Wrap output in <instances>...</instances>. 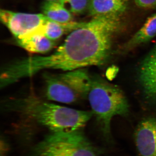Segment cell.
I'll use <instances>...</instances> for the list:
<instances>
[{
    "label": "cell",
    "instance_id": "16",
    "mask_svg": "<svg viewBox=\"0 0 156 156\" xmlns=\"http://www.w3.org/2000/svg\"><path fill=\"white\" fill-rule=\"evenodd\" d=\"M31 156H54L52 155L46 153L34 150Z\"/></svg>",
    "mask_w": 156,
    "mask_h": 156
},
{
    "label": "cell",
    "instance_id": "9",
    "mask_svg": "<svg viewBox=\"0 0 156 156\" xmlns=\"http://www.w3.org/2000/svg\"><path fill=\"white\" fill-rule=\"evenodd\" d=\"M128 0H90L89 14L92 17H120L126 11Z\"/></svg>",
    "mask_w": 156,
    "mask_h": 156
},
{
    "label": "cell",
    "instance_id": "8",
    "mask_svg": "<svg viewBox=\"0 0 156 156\" xmlns=\"http://www.w3.org/2000/svg\"><path fill=\"white\" fill-rule=\"evenodd\" d=\"M138 74L145 97L156 102V45L140 63Z\"/></svg>",
    "mask_w": 156,
    "mask_h": 156
},
{
    "label": "cell",
    "instance_id": "17",
    "mask_svg": "<svg viewBox=\"0 0 156 156\" xmlns=\"http://www.w3.org/2000/svg\"><path fill=\"white\" fill-rule=\"evenodd\" d=\"M46 1H58L63 4V0H46Z\"/></svg>",
    "mask_w": 156,
    "mask_h": 156
},
{
    "label": "cell",
    "instance_id": "11",
    "mask_svg": "<svg viewBox=\"0 0 156 156\" xmlns=\"http://www.w3.org/2000/svg\"><path fill=\"white\" fill-rule=\"evenodd\" d=\"M41 28L30 34L17 39V44L31 53H45L50 51L54 48L55 42L45 36Z\"/></svg>",
    "mask_w": 156,
    "mask_h": 156
},
{
    "label": "cell",
    "instance_id": "10",
    "mask_svg": "<svg viewBox=\"0 0 156 156\" xmlns=\"http://www.w3.org/2000/svg\"><path fill=\"white\" fill-rule=\"evenodd\" d=\"M156 36V12L146 20L141 28L121 48L122 53L128 52L149 41Z\"/></svg>",
    "mask_w": 156,
    "mask_h": 156
},
{
    "label": "cell",
    "instance_id": "13",
    "mask_svg": "<svg viewBox=\"0 0 156 156\" xmlns=\"http://www.w3.org/2000/svg\"><path fill=\"white\" fill-rule=\"evenodd\" d=\"M42 14L56 22L68 23L73 21L71 11L58 1H46L42 5Z\"/></svg>",
    "mask_w": 156,
    "mask_h": 156
},
{
    "label": "cell",
    "instance_id": "4",
    "mask_svg": "<svg viewBox=\"0 0 156 156\" xmlns=\"http://www.w3.org/2000/svg\"><path fill=\"white\" fill-rule=\"evenodd\" d=\"M62 73L45 75L46 95L48 100L75 103L88 97L92 78L84 68Z\"/></svg>",
    "mask_w": 156,
    "mask_h": 156
},
{
    "label": "cell",
    "instance_id": "6",
    "mask_svg": "<svg viewBox=\"0 0 156 156\" xmlns=\"http://www.w3.org/2000/svg\"><path fill=\"white\" fill-rule=\"evenodd\" d=\"M0 19L17 39L38 30L49 18L43 14L20 13L3 9L0 11Z\"/></svg>",
    "mask_w": 156,
    "mask_h": 156
},
{
    "label": "cell",
    "instance_id": "14",
    "mask_svg": "<svg viewBox=\"0 0 156 156\" xmlns=\"http://www.w3.org/2000/svg\"><path fill=\"white\" fill-rule=\"evenodd\" d=\"M90 2V0H63V4H69L71 13L81 14L88 10Z\"/></svg>",
    "mask_w": 156,
    "mask_h": 156
},
{
    "label": "cell",
    "instance_id": "12",
    "mask_svg": "<svg viewBox=\"0 0 156 156\" xmlns=\"http://www.w3.org/2000/svg\"><path fill=\"white\" fill-rule=\"evenodd\" d=\"M83 23L72 21L68 23H60L48 20L41 27V30L48 39L55 41L67 32H72L83 24Z\"/></svg>",
    "mask_w": 156,
    "mask_h": 156
},
{
    "label": "cell",
    "instance_id": "5",
    "mask_svg": "<svg viewBox=\"0 0 156 156\" xmlns=\"http://www.w3.org/2000/svg\"><path fill=\"white\" fill-rule=\"evenodd\" d=\"M34 150L54 156H98L97 149L80 131L52 133Z\"/></svg>",
    "mask_w": 156,
    "mask_h": 156
},
{
    "label": "cell",
    "instance_id": "1",
    "mask_svg": "<svg viewBox=\"0 0 156 156\" xmlns=\"http://www.w3.org/2000/svg\"><path fill=\"white\" fill-rule=\"evenodd\" d=\"M110 50L104 29L93 21L84 22L71 32L64 43L51 55L24 58L5 66L1 73V87H7L43 69L69 71L102 65L109 58Z\"/></svg>",
    "mask_w": 156,
    "mask_h": 156
},
{
    "label": "cell",
    "instance_id": "3",
    "mask_svg": "<svg viewBox=\"0 0 156 156\" xmlns=\"http://www.w3.org/2000/svg\"><path fill=\"white\" fill-rule=\"evenodd\" d=\"M88 98L104 136L110 140L112 119L115 116L128 115L127 98L118 87L97 78H92Z\"/></svg>",
    "mask_w": 156,
    "mask_h": 156
},
{
    "label": "cell",
    "instance_id": "15",
    "mask_svg": "<svg viewBox=\"0 0 156 156\" xmlns=\"http://www.w3.org/2000/svg\"><path fill=\"white\" fill-rule=\"evenodd\" d=\"M134 2L140 8L156 9V0H134Z\"/></svg>",
    "mask_w": 156,
    "mask_h": 156
},
{
    "label": "cell",
    "instance_id": "2",
    "mask_svg": "<svg viewBox=\"0 0 156 156\" xmlns=\"http://www.w3.org/2000/svg\"><path fill=\"white\" fill-rule=\"evenodd\" d=\"M9 107L45 126L52 133L80 131L92 118V112L78 110L29 97L12 101Z\"/></svg>",
    "mask_w": 156,
    "mask_h": 156
},
{
    "label": "cell",
    "instance_id": "7",
    "mask_svg": "<svg viewBox=\"0 0 156 156\" xmlns=\"http://www.w3.org/2000/svg\"><path fill=\"white\" fill-rule=\"evenodd\" d=\"M134 137L140 156H156V116L147 117L140 121Z\"/></svg>",
    "mask_w": 156,
    "mask_h": 156
}]
</instances>
